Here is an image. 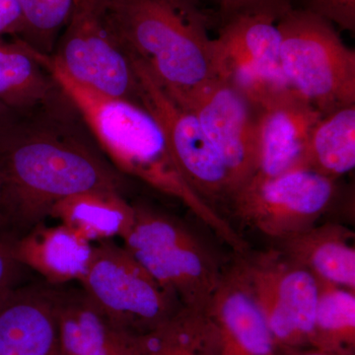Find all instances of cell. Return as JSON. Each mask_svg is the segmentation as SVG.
Returning <instances> with one entry per match:
<instances>
[{"label": "cell", "mask_w": 355, "mask_h": 355, "mask_svg": "<svg viewBox=\"0 0 355 355\" xmlns=\"http://www.w3.org/2000/svg\"><path fill=\"white\" fill-rule=\"evenodd\" d=\"M67 108L20 116L0 139V221L13 238L50 216L60 200L90 191L121 193L120 172L101 157Z\"/></svg>", "instance_id": "1"}, {"label": "cell", "mask_w": 355, "mask_h": 355, "mask_svg": "<svg viewBox=\"0 0 355 355\" xmlns=\"http://www.w3.org/2000/svg\"><path fill=\"white\" fill-rule=\"evenodd\" d=\"M36 53L119 172L184 203L236 253L248 251L232 226L191 189L160 125L141 105L95 92L67 76L50 55Z\"/></svg>", "instance_id": "2"}, {"label": "cell", "mask_w": 355, "mask_h": 355, "mask_svg": "<svg viewBox=\"0 0 355 355\" xmlns=\"http://www.w3.org/2000/svg\"><path fill=\"white\" fill-rule=\"evenodd\" d=\"M128 55L174 99L216 78L209 17L198 0H105Z\"/></svg>", "instance_id": "3"}, {"label": "cell", "mask_w": 355, "mask_h": 355, "mask_svg": "<svg viewBox=\"0 0 355 355\" xmlns=\"http://www.w3.org/2000/svg\"><path fill=\"white\" fill-rule=\"evenodd\" d=\"M135 211L123 247L184 308L207 312L224 270L214 254L174 217L142 205Z\"/></svg>", "instance_id": "4"}, {"label": "cell", "mask_w": 355, "mask_h": 355, "mask_svg": "<svg viewBox=\"0 0 355 355\" xmlns=\"http://www.w3.org/2000/svg\"><path fill=\"white\" fill-rule=\"evenodd\" d=\"M287 83L324 114L355 105V53L328 20L292 7L277 20Z\"/></svg>", "instance_id": "5"}, {"label": "cell", "mask_w": 355, "mask_h": 355, "mask_svg": "<svg viewBox=\"0 0 355 355\" xmlns=\"http://www.w3.org/2000/svg\"><path fill=\"white\" fill-rule=\"evenodd\" d=\"M79 284L114 326L133 336L155 330L183 308L123 245L113 240L94 245Z\"/></svg>", "instance_id": "6"}, {"label": "cell", "mask_w": 355, "mask_h": 355, "mask_svg": "<svg viewBox=\"0 0 355 355\" xmlns=\"http://www.w3.org/2000/svg\"><path fill=\"white\" fill-rule=\"evenodd\" d=\"M236 265L280 349L310 347L319 282L279 250L246 257Z\"/></svg>", "instance_id": "7"}, {"label": "cell", "mask_w": 355, "mask_h": 355, "mask_svg": "<svg viewBox=\"0 0 355 355\" xmlns=\"http://www.w3.org/2000/svg\"><path fill=\"white\" fill-rule=\"evenodd\" d=\"M55 44L51 57L77 83L139 103L132 60L110 24L105 0H85Z\"/></svg>", "instance_id": "8"}, {"label": "cell", "mask_w": 355, "mask_h": 355, "mask_svg": "<svg viewBox=\"0 0 355 355\" xmlns=\"http://www.w3.org/2000/svg\"><path fill=\"white\" fill-rule=\"evenodd\" d=\"M335 191V181L301 168L273 177L254 175L229 203L243 223L277 242L316 225Z\"/></svg>", "instance_id": "9"}, {"label": "cell", "mask_w": 355, "mask_h": 355, "mask_svg": "<svg viewBox=\"0 0 355 355\" xmlns=\"http://www.w3.org/2000/svg\"><path fill=\"white\" fill-rule=\"evenodd\" d=\"M277 16L248 13L222 20L212 39L216 76L237 88L256 108L291 91L280 64Z\"/></svg>", "instance_id": "10"}, {"label": "cell", "mask_w": 355, "mask_h": 355, "mask_svg": "<svg viewBox=\"0 0 355 355\" xmlns=\"http://www.w3.org/2000/svg\"><path fill=\"white\" fill-rule=\"evenodd\" d=\"M130 60L137 76L139 103L160 125L184 179L212 209L217 202H228L232 190L227 169L197 116L175 101L141 62Z\"/></svg>", "instance_id": "11"}, {"label": "cell", "mask_w": 355, "mask_h": 355, "mask_svg": "<svg viewBox=\"0 0 355 355\" xmlns=\"http://www.w3.org/2000/svg\"><path fill=\"white\" fill-rule=\"evenodd\" d=\"M174 100L197 116L227 169L233 195L256 174V107L232 84L217 77Z\"/></svg>", "instance_id": "12"}, {"label": "cell", "mask_w": 355, "mask_h": 355, "mask_svg": "<svg viewBox=\"0 0 355 355\" xmlns=\"http://www.w3.org/2000/svg\"><path fill=\"white\" fill-rule=\"evenodd\" d=\"M256 109L254 175L273 177L307 168L311 135L323 114L293 90Z\"/></svg>", "instance_id": "13"}, {"label": "cell", "mask_w": 355, "mask_h": 355, "mask_svg": "<svg viewBox=\"0 0 355 355\" xmlns=\"http://www.w3.org/2000/svg\"><path fill=\"white\" fill-rule=\"evenodd\" d=\"M216 355H280V347L237 266L223 270L207 310Z\"/></svg>", "instance_id": "14"}, {"label": "cell", "mask_w": 355, "mask_h": 355, "mask_svg": "<svg viewBox=\"0 0 355 355\" xmlns=\"http://www.w3.org/2000/svg\"><path fill=\"white\" fill-rule=\"evenodd\" d=\"M0 355H62L55 289L14 286L0 297Z\"/></svg>", "instance_id": "15"}, {"label": "cell", "mask_w": 355, "mask_h": 355, "mask_svg": "<svg viewBox=\"0 0 355 355\" xmlns=\"http://www.w3.org/2000/svg\"><path fill=\"white\" fill-rule=\"evenodd\" d=\"M0 104L19 116L69 106L36 50L20 38H0Z\"/></svg>", "instance_id": "16"}, {"label": "cell", "mask_w": 355, "mask_h": 355, "mask_svg": "<svg viewBox=\"0 0 355 355\" xmlns=\"http://www.w3.org/2000/svg\"><path fill=\"white\" fill-rule=\"evenodd\" d=\"M93 248L92 243L62 223L39 224L11 243L16 263L38 272L53 286L80 282L90 265Z\"/></svg>", "instance_id": "17"}, {"label": "cell", "mask_w": 355, "mask_h": 355, "mask_svg": "<svg viewBox=\"0 0 355 355\" xmlns=\"http://www.w3.org/2000/svg\"><path fill=\"white\" fill-rule=\"evenodd\" d=\"M62 355H137V336L114 326L85 292L57 291Z\"/></svg>", "instance_id": "18"}, {"label": "cell", "mask_w": 355, "mask_h": 355, "mask_svg": "<svg viewBox=\"0 0 355 355\" xmlns=\"http://www.w3.org/2000/svg\"><path fill=\"white\" fill-rule=\"evenodd\" d=\"M354 239V232L340 224H316L277 241L275 249L306 268L318 282L355 291Z\"/></svg>", "instance_id": "19"}, {"label": "cell", "mask_w": 355, "mask_h": 355, "mask_svg": "<svg viewBox=\"0 0 355 355\" xmlns=\"http://www.w3.org/2000/svg\"><path fill=\"white\" fill-rule=\"evenodd\" d=\"M135 205L121 193L90 191L70 196L53 205L50 216L71 229L86 241L123 239L135 220Z\"/></svg>", "instance_id": "20"}, {"label": "cell", "mask_w": 355, "mask_h": 355, "mask_svg": "<svg viewBox=\"0 0 355 355\" xmlns=\"http://www.w3.org/2000/svg\"><path fill=\"white\" fill-rule=\"evenodd\" d=\"M355 167V105L323 114L311 135L307 168L336 181Z\"/></svg>", "instance_id": "21"}, {"label": "cell", "mask_w": 355, "mask_h": 355, "mask_svg": "<svg viewBox=\"0 0 355 355\" xmlns=\"http://www.w3.org/2000/svg\"><path fill=\"white\" fill-rule=\"evenodd\" d=\"M137 355H216L207 312L181 308L155 330L137 336Z\"/></svg>", "instance_id": "22"}, {"label": "cell", "mask_w": 355, "mask_h": 355, "mask_svg": "<svg viewBox=\"0 0 355 355\" xmlns=\"http://www.w3.org/2000/svg\"><path fill=\"white\" fill-rule=\"evenodd\" d=\"M310 347L355 355V291L319 282Z\"/></svg>", "instance_id": "23"}, {"label": "cell", "mask_w": 355, "mask_h": 355, "mask_svg": "<svg viewBox=\"0 0 355 355\" xmlns=\"http://www.w3.org/2000/svg\"><path fill=\"white\" fill-rule=\"evenodd\" d=\"M24 29L21 40L44 55H50L72 16L85 0H17ZM18 38V37H17Z\"/></svg>", "instance_id": "24"}, {"label": "cell", "mask_w": 355, "mask_h": 355, "mask_svg": "<svg viewBox=\"0 0 355 355\" xmlns=\"http://www.w3.org/2000/svg\"><path fill=\"white\" fill-rule=\"evenodd\" d=\"M218 7L221 20L248 13H268L279 18L294 6L295 0H211Z\"/></svg>", "instance_id": "25"}, {"label": "cell", "mask_w": 355, "mask_h": 355, "mask_svg": "<svg viewBox=\"0 0 355 355\" xmlns=\"http://www.w3.org/2000/svg\"><path fill=\"white\" fill-rule=\"evenodd\" d=\"M306 10L317 14L333 25L354 31L355 0H303Z\"/></svg>", "instance_id": "26"}, {"label": "cell", "mask_w": 355, "mask_h": 355, "mask_svg": "<svg viewBox=\"0 0 355 355\" xmlns=\"http://www.w3.org/2000/svg\"><path fill=\"white\" fill-rule=\"evenodd\" d=\"M12 240L11 236L0 234V297L15 286L20 268L11 252Z\"/></svg>", "instance_id": "27"}, {"label": "cell", "mask_w": 355, "mask_h": 355, "mask_svg": "<svg viewBox=\"0 0 355 355\" xmlns=\"http://www.w3.org/2000/svg\"><path fill=\"white\" fill-rule=\"evenodd\" d=\"M24 29L22 11L17 0H0V38L19 37Z\"/></svg>", "instance_id": "28"}, {"label": "cell", "mask_w": 355, "mask_h": 355, "mask_svg": "<svg viewBox=\"0 0 355 355\" xmlns=\"http://www.w3.org/2000/svg\"><path fill=\"white\" fill-rule=\"evenodd\" d=\"M19 118L18 114L13 113L11 110L0 104V139L10 130V128L15 125Z\"/></svg>", "instance_id": "29"}, {"label": "cell", "mask_w": 355, "mask_h": 355, "mask_svg": "<svg viewBox=\"0 0 355 355\" xmlns=\"http://www.w3.org/2000/svg\"><path fill=\"white\" fill-rule=\"evenodd\" d=\"M280 355H345L327 350L316 349V347H306L296 349H280Z\"/></svg>", "instance_id": "30"}, {"label": "cell", "mask_w": 355, "mask_h": 355, "mask_svg": "<svg viewBox=\"0 0 355 355\" xmlns=\"http://www.w3.org/2000/svg\"><path fill=\"white\" fill-rule=\"evenodd\" d=\"M1 227H2V226H1V221H0V233H1Z\"/></svg>", "instance_id": "31"}]
</instances>
